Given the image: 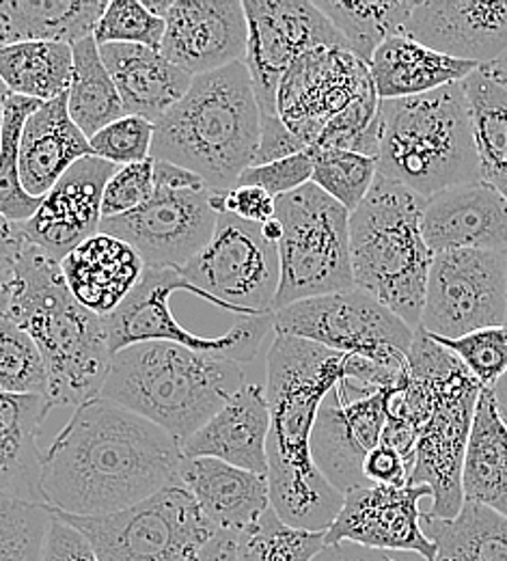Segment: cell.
<instances>
[{
    "instance_id": "6da1fadb",
    "label": "cell",
    "mask_w": 507,
    "mask_h": 561,
    "mask_svg": "<svg viewBox=\"0 0 507 561\" xmlns=\"http://www.w3.org/2000/svg\"><path fill=\"white\" fill-rule=\"evenodd\" d=\"M182 460L175 436L100 396L42 454V501L70 516L115 514L175 482Z\"/></svg>"
},
{
    "instance_id": "e575fe53",
    "label": "cell",
    "mask_w": 507,
    "mask_h": 561,
    "mask_svg": "<svg viewBox=\"0 0 507 561\" xmlns=\"http://www.w3.org/2000/svg\"><path fill=\"white\" fill-rule=\"evenodd\" d=\"M72 70L68 44L20 42L0 48V80L13 95L50 102L68 93Z\"/></svg>"
},
{
    "instance_id": "7dc6e473",
    "label": "cell",
    "mask_w": 507,
    "mask_h": 561,
    "mask_svg": "<svg viewBox=\"0 0 507 561\" xmlns=\"http://www.w3.org/2000/svg\"><path fill=\"white\" fill-rule=\"evenodd\" d=\"M313 175V162L309 151L296 153L290 158L262 164V167H249L240 178L235 186H255L266 191L270 197L279 199L284 195H290L293 191L302 188L311 182Z\"/></svg>"
},
{
    "instance_id": "f1b7e54d",
    "label": "cell",
    "mask_w": 507,
    "mask_h": 561,
    "mask_svg": "<svg viewBox=\"0 0 507 561\" xmlns=\"http://www.w3.org/2000/svg\"><path fill=\"white\" fill-rule=\"evenodd\" d=\"M53 411L39 396H15L0 389V492L44 503L39 492L42 425Z\"/></svg>"
},
{
    "instance_id": "91938a15",
    "label": "cell",
    "mask_w": 507,
    "mask_h": 561,
    "mask_svg": "<svg viewBox=\"0 0 507 561\" xmlns=\"http://www.w3.org/2000/svg\"><path fill=\"white\" fill-rule=\"evenodd\" d=\"M484 68L488 70V73H491L497 82H502L507 89V53L499 61H495V64H491V66H484Z\"/></svg>"
},
{
    "instance_id": "db71d44e",
    "label": "cell",
    "mask_w": 507,
    "mask_h": 561,
    "mask_svg": "<svg viewBox=\"0 0 507 561\" xmlns=\"http://www.w3.org/2000/svg\"><path fill=\"white\" fill-rule=\"evenodd\" d=\"M24 247L26 238L22 236L20 222H13L0 214V279H13Z\"/></svg>"
},
{
    "instance_id": "f907efd6",
    "label": "cell",
    "mask_w": 507,
    "mask_h": 561,
    "mask_svg": "<svg viewBox=\"0 0 507 561\" xmlns=\"http://www.w3.org/2000/svg\"><path fill=\"white\" fill-rule=\"evenodd\" d=\"M302 151H307V145L302 140L296 139L279 117H262L260 145H257L251 167L270 164V162L290 158V156L302 153Z\"/></svg>"
},
{
    "instance_id": "8fae6325",
    "label": "cell",
    "mask_w": 507,
    "mask_h": 561,
    "mask_svg": "<svg viewBox=\"0 0 507 561\" xmlns=\"http://www.w3.org/2000/svg\"><path fill=\"white\" fill-rule=\"evenodd\" d=\"M275 335L298 337L391 371H408L415 331L359 287L307 298L275 311Z\"/></svg>"
},
{
    "instance_id": "44dd1931",
    "label": "cell",
    "mask_w": 507,
    "mask_h": 561,
    "mask_svg": "<svg viewBox=\"0 0 507 561\" xmlns=\"http://www.w3.org/2000/svg\"><path fill=\"white\" fill-rule=\"evenodd\" d=\"M115 171V164L95 156L78 160L42 199L37 211L20 222L22 236L61 264L78 244L100 233L104 188Z\"/></svg>"
},
{
    "instance_id": "836d02e7",
    "label": "cell",
    "mask_w": 507,
    "mask_h": 561,
    "mask_svg": "<svg viewBox=\"0 0 507 561\" xmlns=\"http://www.w3.org/2000/svg\"><path fill=\"white\" fill-rule=\"evenodd\" d=\"M422 527L435 542V561H507V516L464 501L456 518L422 512Z\"/></svg>"
},
{
    "instance_id": "3957f363",
    "label": "cell",
    "mask_w": 507,
    "mask_h": 561,
    "mask_svg": "<svg viewBox=\"0 0 507 561\" xmlns=\"http://www.w3.org/2000/svg\"><path fill=\"white\" fill-rule=\"evenodd\" d=\"M7 318L42 352L53 409H78L102 396L113 360L104 318L76 300L61 264L28 240L11 279Z\"/></svg>"
},
{
    "instance_id": "e0dca14e",
    "label": "cell",
    "mask_w": 507,
    "mask_h": 561,
    "mask_svg": "<svg viewBox=\"0 0 507 561\" xmlns=\"http://www.w3.org/2000/svg\"><path fill=\"white\" fill-rule=\"evenodd\" d=\"M400 391L344 378L322 402L311 434V456L335 491L348 494L371 486L362 465L380 445L389 404Z\"/></svg>"
},
{
    "instance_id": "ac0fdd59",
    "label": "cell",
    "mask_w": 507,
    "mask_h": 561,
    "mask_svg": "<svg viewBox=\"0 0 507 561\" xmlns=\"http://www.w3.org/2000/svg\"><path fill=\"white\" fill-rule=\"evenodd\" d=\"M369 93H376L369 68L350 50L315 48L286 71L277 93V113L309 149L337 115Z\"/></svg>"
},
{
    "instance_id": "cb8c5ba5",
    "label": "cell",
    "mask_w": 507,
    "mask_h": 561,
    "mask_svg": "<svg viewBox=\"0 0 507 561\" xmlns=\"http://www.w3.org/2000/svg\"><path fill=\"white\" fill-rule=\"evenodd\" d=\"M270 411L266 387L246 382L212 420L182 443L184 458H217L231 467L266 476Z\"/></svg>"
},
{
    "instance_id": "ee69618b",
    "label": "cell",
    "mask_w": 507,
    "mask_h": 561,
    "mask_svg": "<svg viewBox=\"0 0 507 561\" xmlns=\"http://www.w3.org/2000/svg\"><path fill=\"white\" fill-rule=\"evenodd\" d=\"M164 37V20L147 11L141 0H111L95 26L97 46L132 44L160 50Z\"/></svg>"
},
{
    "instance_id": "680465c9",
    "label": "cell",
    "mask_w": 507,
    "mask_h": 561,
    "mask_svg": "<svg viewBox=\"0 0 507 561\" xmlns=\"http://www.w3.org/2000/svg\"><path fill=\"white\" fill-rule=\"evenodd\" d=\"M143 2V7H146L147 11L151 13V15H155V18H166V13L171 11V7H173V2L175 0H141Z\"/></svg>"
},
{
    "instance_id": "9f6ffc18",
    "label": "cell",
    "mask_w": 507,
    "mask_h": 561,
    "mask_svg": "<svg viewBox=\"0 0 507 561\" xmlns=\"http://www.w3.org/2000/svg\"><path fill=\"white\" fill-rule=\"evenodd\" d=\"M493 396H495V402H497L502 420L507 423V374L493 387Z\"/></svg>"
},
{
    "instance_id": "11a10c76",
    "label": "cell",
    "mask_w": 507,
    "mask_h": 561,
    "mask_svg": "<svg viewBox=\"0 0 507 561\" xmlns=\"http://www.w3.org/2000/svg\"><path fill=\"white\" fill-rule=\"evenodd\" d=\"M201 561H238V536L220 531L204 551Z\"/></svg>"
},
{
    "instance_id": "d6a6232c",
    "label": "cell",
    "mask_w": 507,
    "mask_h": 561,
    "mask_svg": "<svg viewBox=\"0 0 507 561\" xmlns=\"http://www.w3.org/2000/svg\"><path fill=\"white\" fill-rule=\"evenodd\" d=\"M480 180L507 199V89L482 66L462 80Z\"/></svg>"
},
{
    "instance_id": "ffe728a7",
    "label": "cell",
    "mask_w": 507,
    "mask_h": 561,
    "mask_svg": "<svg viewBox=\"0 0 507 561\" xmlns=\"http://www.w3.org/2000/svg\"><path fill=\"white\" fill-rule=\"evenodd\" d=\"M246 42L242 0H175L164 18L160 53L195 78L242 64Z\"/></svg>"
},
{
    "instance_id": "5bb4252c",
    "label": "cell",
    "mask_w": 507,
    "mask_h": 561,
    "mask_svg": "<svg viewBox=\"0 0 507 561\" xmlns=\"http://www.w3.org/2000/svg\"><path fill=\"white\" fill-rule=\"evenodd\" d=\"M507 327V253H436L426 283L419 329L430 337Z\"/></svg>"
},
{
    "instance_id": "ab89813d",
    "label": "cell",
    "mask_w": 507,
    "mask_h": 561,
    "mask_svg": "<svg viewBox=\"0 0 507 561\" xmlns=\"http://www.w3.org/2000/svg\"><path fill=\"white\" fill-rule=\"evenodd\" d=\"M322 549L324 534L286 525L273 507L238 536V561H313Z\"/></svg>"
},
{
    "instance_id": "6f0895ef",
    "label": "cell",
    "mask_w": 507,
    "mask_h": 561,
    "mask_svg": "<svg viewBox=\"0 0 507 561\" xmlns=\"http://www.w3.org/2000/svg\"><path fill=\"white\" fill-rule=\"evenodd\" d=\"M262 233H264V238H266L268 242L279 244L281 238H284V227H281V222H279L277 218H273V220H268L266 225H262Z\"/></svg>"
},
{
    "instance_id": "7bdbcfd3",
    "label": "cell",
    "mask_w": 507,
    "mask_h": 561,
    "mask_svg": "<svg viewBox=\"0 0 507 561\" xmlns=\"http://www.w3.org/2000/svg\"><path fill=\"white\" fill-rule=\"evenodd\" d=\"M433 340L451 352L484 389H493L507 374V327L480 329L456 340Z\"/></svg>"
},
{
    "instance_id": "60d3db41",
    "label": "cell",
    "mask_w": 507,
    "mask_h": 561,
    "mask_svg": "<svg viewBox=\"0 0 507 561\" xmlns=\"http://www.w3.org/2000/svg\"><path fill=\"white\" fill-rule=\"evenodd\" d=\"M0 389L48 400V369L31 335L0 316Z\"/></svg>"
},
{
    "instance_id": "f35d334b",
    "label": "cell",
    "mask_w": 507,
    "mask_h": 561,
    "mask_svg": "<svg viewBox=\"0 0 507 561\" xmlns=\"http://www.w3.org/2000/svg\"><path fill=\"white\" fill-rule=\"evenodd\" d=\"M313 162L311 182L346 210H357L378 175L376 158L333 147H309Z\"/></svg>"
},
{
    "instance_id": "c3c4849f",
    "label": "cell",
    "mask_w": 507,
    "mask_h": 561,
    "mask_svg": "<svg viewBox=\"0 0 507 561\" xmlns=\"http://www.w3.org/2000/svg\"><path fill=\"white\" fill-rule=\"evenodd\" d=\"M210 202L218 214H233L253 225H266L277 214V199L255 186H233L227 193H215Z\"/></svg>"
},
{
    "instance_id": "f6af8a7d",
    "label": "cell",
    "mask_w": 507,
    "mask_h": 561,
    "mask_svg": "<svg viewBox=\"0 0 507 561\" xmlns=\"http://www.w3.org/2000/svg\"><path fill=\"white\" fill-rule=\"evenodd\" d=\"M155 124L137 115H126L124 119L106 126L93 139H89L95 158H102L115 167H128L151 158Z\"/></svg>"
},
{
    "instance_id": "4316f807",
    "label": "cell",
    "mask_w": 507,
    "mask_h": 561,
    "mask_svg": "<svg viewBox=\"0 0 507 561\" xmlns=\"http://www.w3.org/2000/svg\"><path fill=\"white\" fill-rule=\"evenodd\" d=\"M93 156L89 139L73 124L68 93L44 102L24 124L20 139V180L24 191L44 199L78 160Z\"/></svg>"
},
{
    "instance_id": "be15d7a7",
    "label": "cell",
    "mask_w": 507,
    "mask_h": 561,
    "mask_svg": "<svg viewBox=\"0 0 507 561\" xmlns=\"http://www.w3.org/2000/svg\"><path fill=\"white\" fill-rule=\"evenodd\" d=\"M4 46V39H2V31H0V48Z\"/></svg>"
},
{
    "instance_id": "603a6c76",
    "label": "cell",
    "mask_w": 507,
    "mask_h": 561,
    "mask_svg": "<svg viewBox=\"0 0 507 561\" xmlns=\"http://www.w3.org/2000/svg\"><path fill=\"white\" fill-rule=\"evenodd\" d=\"M422 233L433 253H507V199L486 182L451 186L426 199Z\"/></svg>"
},
{
    "instance_id": "f546056e",
    "label": "cell",
    "mask_w": 507,
    "mask_h": 561,
    "mask_svg": "<svg viewBox=\"0 0 507 561\" xmlns=\"http://www.w3.org/2000/svg\"><path fill=\"white\" fill-rule=\"evenodd\" d=\"M367 68L380 100H400L462 82L480 66L440 55L406 35H395L373 53Z\"/></svg>"
},
{
    "instance_id": "94428289",
    "label": "cell",
    "mask_w": 507,
    "mask_h": 561,
    "mask_svg": "<svg viewBox=\"0 0 507 561\" xmlns=\"http://www.w3.org/2000/svg\"><path fill=\"white\" fill-rule=\"evenodd\" d=\"M11 302V280L0 279V316H7Z\"/></svg>"
},
{
    "instance_id": "7c38bea8",
    "label": "cell",
    "mask_w": 507,
    "mask_h": 561,
    "mask_svg": "<svg viewBox=\"0 0 507 561\" xmlns=\"http://www.w3.org/2000/svg\"><path fill=\"white\" fill-rule=\"evenodd\" d=\"M199 298L240 318L273 316L281 279L279 249L262 225L218 214L212 240L180 271Z\"/></svg>"
},
{
    "instance_id": "9c48e42d",
    "label": "cell",
    "mask_w": 507,
    "mask_h": 561,
    "mask_svg": "<svg viewBox=\"0 0 507 561\" xmlns=\"http://www.w3.org/2000/svg\"><path fill=\"white\" fill-rule=\"evenodd\" d=\"M53 514L80 531L100 561H201L220 534L180 478L115 514Z\"/></svg>"
},
{
    "instance_id": "74e56055",
    "label": "cell",
    "mask_w": 507,
    "mask_h": 561,
    "mask_svg": "<svg viewBox=\"0 0 507 561\" xmlns=\"http://www.w3.org/2000/svg\"><path fill=\"white\" fill-rule=\"evenodd\" d=\"M44 102L9 95L4 106V124L0 137V214L13 222H26L42 204V199L31 197L20 180V139L26 119Z\"/></svg>"
},
{
    "instance_id": "6125c7cd",
    "label": "cell",
    "mask_w": 507,
    "mask_h": 561,
    "mask_svg": "<svg viewBox=\"0 0 507 561\" xmlns=\"http://www.w3.org/2000/svg\"><path fill=\"white\" fill-rule=\"evenodd\" d=\"M11 95V91L4 87V82L0 80V137H2V124H4V106H7V98Z\"/></svg>"
},
{
    "instance_id": "1f68e13d",
    "label": "cell",
    "mask_w": 507,
    "mask_h": 561,
    "mask_svg": "<svg viewBox=\"0 0 507 561\" xmlns=\"http://www.w3.org/2000/svg\"><path fill=\"white\" fill-rule=\"evenodd\" d=\"M464 501L507 516V423L493 389H482L462 469Z\"/></svg>"
},
{
    "instance_id": "f5cc1de1",
    "label": "cell",
    "mask_w": 507,
    "mask_h": 561,
    "mask_svg": "<svg viewBox=\"0 0 507 561\" xmlns=\"http://www.w3.org/2000/svg\"><path fill=\"white\" fill-rule=\"evenodd\" d=\"M313 561H426L415 553H391V551H376V549H365L359 545L342 542V545H331L324 547L318 558Z\"/></svg>"
},
{
    "instance_id": "52a82bcc",
    "label": "cell",
    "mask_w": 507,
    "mask_h": 561,
    "mask_svg": "<svg viewBox=\"0 0 507 561\" xmlns=\"http://www.w3.org/2000/svg\"><path fill=\"white\" fill-rule=\"evenodd\" d=\"M378 175L424 199L480 180V162L462 82L424 95L380 100Z\"/></svg>"
},
{
    "instance_id": "8992f818",
    "label": "cell",
    "mask_w": 507,
    "mask_h": 561,
    "mask_svg": "<svg viewBox=\"0 0 507 561\" xmlns=\"http://www.w3.org/2000/svg\"><path fill=\"white\" fill-rule=\"evenodd\" d=\"M244 385L235 360L146 342L113 354L102 398L160 425L182 445Z\"/></svg>"
},
{
    "instance_id": "277c9868",
    "label": "cell",
    "mask_w": 507,
    "mask_h": 561,
    "mask_svg": "<svg viewBox=\"0 0 507 561\" xmlns=\"http://www.w3.org/2000/svg\"><path fill=\"white\" fill-rule=\"evenodd\" d=\"M482 385L422 329L408 354V385L393 396L389 411L417 427L411 486H428L435 518H456L464 505L462 469Z\"/></svg>"
},
{
    "instance_id": "9a60e30c",
    "label": "cell",
    "mask_w": 507,
    "mask_h": 561,
    "mask_svg": "<svg viewBox=\"0 0 507 561\" xmlns=\"http://www.w3.org/2000/svg\"><path fill=\"white\" fill-rule=\"evenodd\" d=\"M249 26L244 66L260 117H279L277 93L291 64L315 48H346L331 20L311 0H242Z\"/></svg>"
},
{
    "instance_id": "d6986e66",
    "label": "cell",
    "mask_w": 507,
    "mask_h": 561,
    "mask_svg": "<svg viewBox=\"0 0 507 561\" xmlns=\"http://www.w3.org/2000/svg\"><path fill=\"white\" fill-rule=\"evenodd\" d=\"M428 486H367L344 494L335 523L324 534V547L359 545L365 549L415 553L436 560L435 542L422 527V499H430Z\"/></svg>"
},
{
    "instance_id": "b9f144b4",
    "label": "cell",
    "mask_w": 507,
    "mask_h": 561,
    "mask_svg": "<svg viewBox=\"0 0 507 561\" xmlns=\"http://www.w3.org/2000/svg\"><path fill=\"white\" fill-rule=\"evenodd\" d=\"M50 507L0 492V561H42Z\"/></svg>"
},
{
    "instance_id": "bcb514c9",
    "label": "cell",
    "mask_w": 507,
    "mask_h": 561,
    "mask_svg": "<svg viewBox=\"0 0 507 561\" xmlns=\"http://www.w3.org/2000/svg\"><path fill=\"white\" fill-rule=\"evenodd\" d=\"M155 193V178H153V158L117 167L113 178L104 188L102 199V218L124 216L128 211L141 208Z\"/></svg>"
},
{
    "instance_id": "83f0119b",
    "label": "cell",
    "mask_w": 507,
    "mask_h": 561,
    "mask_svg": "<svg viewBox=\"0 0 507 561\" xmlns=\"http://www.w3.org/2000/svg\"><path fill=\"white\" fill-rule=\"evenodd\" d=\"M100 57L124 100L128 115L160 122L188 91L193 76L173 66L160 50L106 44L100 46Z\"/></svg>"
},
{
    "instance_id": "2e32d148",
    "label": "cell",
    "mask_w": 507,
    "mask_h": 561,
    "mask_svg": "<svg viewBox=\"0 0 507 561\" xmlns=\"http://www.w3.org/2000/svg\"><path fill=\"white\" fill-rule=\"evenodd\" d=\"M204 188L155 186L153 197L137 210L102 218L100 231L128 242L146 268L182 271L215 236L218 211Z\"/></svg>"
},
{
    "instance_id": "d590c367",
    "label": "cell",
    "mask_w": 507,
    "mask_h": 561,
    "mask_svg": "<svg viewBox=\"0 0 507 561\" xmlns=\"http://www.w3.org/2000/svg\"><path fill=\"white\" fill-rule=\"evenodd\" d=\"M72 82L68 89V111L87 139L128 115L124 100L106 70L100 46L93 37L73 44Z\"/></svg>"
},
{
    "instance_id": "d4e9b609",
    "label": "cell",
    "mask_w": 507,
    "mask_h": 561,
    "mask_svg": "<svg viewBox=\"0 0 507 561\" xmlns=\"http://www.w3.org/2000/svg\"><path fill=\"white\" fill-rule=\"evenodd\" d=\"M177 478L218 531L240 536L270 510L266 476L231 467L217 458H184Z\"/></svg>"
},
{
    "instance_id": "7402d4cb",
    "label": "cell",
    "mask_w": 507,
    "mask_h": 561,
    "mask_svg": "<svg viewBox=\"0 0 507 561\" xmlns=\"http://www.w3.org/2000/svg\"><path fill=\"white\" fill-rule=\"evenodd\" d=\"M402 35L451 59L491 66L507 53V0L415 2Z\"/></svg>"
},
{
    "instance_id": "8d00e7d4",
    "label": "cell",
    "mask_w": 507,
    "mask_h": 561,
    "mask_svg": "<svg viewBox=\"0 0 507 561\" xmlns=\"http://www.w3.org/2000/svg\"><path fill=\"white\" fill-rule=\"evenodd\" d=\"M315 7L331 20L342 33L348 50L369 66L373 53L391 37L402 35L404 26L415 9L411 0H367V2H342V0H313Z\"/></svg>"
},
{
    "instance_id": "5b68a950",
    "label": "cell",
    "mask_w": 507,
    "mask_h": 561,
    "mask_svg": "<svg viewBox=\"0 0 507 561\" xmlns=\"http://www.w3.org/2000/svg\"><path fill=\"white\" fill-rule=\"evenodd\" d=\"M260 133V106L242 61L193 78L186 95L155 122L151 158L195 173L215 193H227L253 164Z\"/></svg>"
},
{
    "instance_id": "ba28073f",
    "label": "cell",
    "mask_w": 507,
    "mask_h": 561,
    "mask_svg": "<svg viewBox=\"0 0 507 561\" xmlns=\"http://www.w3.org/2000/svg\"><path fill=\"white\" fill-rule=\"evenodd\" d=\"M426 199L376 175L361 206L350 214L355 287L373 296L408 327L419 329L435 253L424 240Z\"/></svg>"
},
{
    "instance_id": "30bf717a",
    "label": "cell",
    "mask_w": 507,
    "mask_h": 561,
    "mask_svg": "<svg viewBox=\"0 0 507 561\" xmlns=\"http://www.w3.org/2000/svg\"><path fill=\"white\" fill-rule=\"evenodd\" d=\"M284 227L277 244L281 279L273 311L293 302L355 287L350 262V211L313 182L277 199Z\"/></svg>"
},
{
    "instance_id": "681fc988",
    "label": "cell",
    "mask_w": 507,
    "mask_h": 561,
    "mask_svg": "<svg viewBox=\"0 0 507 561\" xmlns=\"http://www.w3.org/2000/svg\"><path fill=\"white\" fill-rule=\"evenodd\" d=\"M53 514V512H50ZM42 561H100L95 558L91 545L84 540L80 531H76L72 525L61 520L53 514Z\"/></svg>"
},
{
    "instance_id": "4dcf8cb0",
    "label": "cell",
    "mask_w": 507,
    "mask_h": 561,
    "mask_svg": "<svg viewBox=\"0 0 507 561\" xmlns=\"http://www.w3.org/2000/svg\"><path fill=\"white\" fill-rule=\"evenodd\" d=\"M106 7V0H0L4 46L20 42L73 46L93 37Z\"/></svg>"
},
{
    "instance_id": "484cf974",
    "label": "cell",
    "mask_w": 507,
    "mask_h": 561,
    "mask_svg": "<svg viewBox=\"0 0 507 561\" xmlns=\"http://www.w3.org/2000/svg\"><path fill=\"white\" fill-rule=\"evenodd\" d=\"M61 273L76 300L106 318L139 285L146 264L128 242L100 231L66 255Z\"/></svg>"
},
{
    "instance_id": "4fadbf2b",
    "label": "cell",
    "mask_w": 507,
    "mask_h": 561,
    "mask_svg": "<svg viewBox=\"0 0 507 561\" xmlns=\"http://www.w3.org/2000/svg\"><path fill=\"white\" fill-rule=\"evenodd\" d=\"M173 291H188L199 298V291L182 277L180 271L146 268L132 294L104 318L111 352L126 351L146 342H171L188 351L212 354L235 363H249L257 356L266 335L273 331V316L240 318L229 333L220 337H204L184 329L171 307Z\"/></svg>"
},
{
    "instance_id": "7a4b0ae2",
    "label": "cell",
    "mask_w": 507,
    "mask_h": 561,
    "mask_svg": "<svg viewBox=\"0 0 507 561\" xmlns=\"http://www.w3.org/2000/svg\"><path fill=\"white\" fill-rule=\"evenodd\" d=\"M348 354L275 335L266 358L270 432L266 443L270 507L290 527L326 534L344 494L335 491L311 456V434L326 396L346 378Z\"/></svg>"
},
{
    "instance_id": "816d5d0a",
    "label": "cell",
    "mask_w": 507,
    "mask_h": 561,
    "mask_svg": "<svg viewBox=\"0 0 507 561\" xmlns=\"http://www.w3.org/2000/svg\"><path fill=\"white\" fill-rule=\"evenodd\" d=\"M362 473L371 486H404L411 476L404 458L382 443L367 456Z\"/></svg>"
}]
</instances>
